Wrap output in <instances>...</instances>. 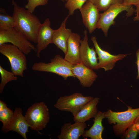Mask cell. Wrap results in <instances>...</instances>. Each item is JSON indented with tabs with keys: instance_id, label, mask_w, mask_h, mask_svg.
Masks as SVG:
<instances>
[{
	"instance_id": "cell-28",
	"label": "cell",
	"mask_w": 139,
	"mask_h": 139,
	"mask_svg": "<svg viewBox=\"0 0 139 139\" xmlns=\"http://www.w3.org/2000/svg\"><path fill=\"white\" fill-rule=\"evenodd\" d=\"M136 54L137 58L136 63L137 65V75L136 78L138 79H139V48L136 51Z\"/></svg>"
},
{
	"instance_id": "cell-32",
	"label": "cell",
	"mask_w": 139,
	"mask_h": 139,
	"mask_svg": "<svg viewBox=\"0 0 139 139\" xmlns=\"http://www.w3.org/2000/svg\"><path fill=\"white\" fill-rule=\"evenodd\" d=\"M62 0V1H63V0Z\"/></svg>"
},
{
	"instance_id": "cell-24",
	"label": "cell",
	"mask_w": 139,
	"mask_h": 139,
	"mask_svg": "<svg viewBox=\"0 0 139 139\" xmlns=\"http://www.w3.org/2000/svg\"><path fill=\"white\" fill-rule=\"evenodd\" d=\"M88 0H68L65 7L68 10L69 14L72 15L77 9H80Z\"/></svg>"
},
{
	"instance_id": "cell-27",
	"label": "cell",
	"mask_w": 139,
	"mask_h": 139,
	"mask_svg": "<svg viewBox=\"0 0 139 139\" xmlns=\"http://www.w3.org/2000/svg\"><path fill=\"white\" fill-rule=\"evenodd\" d=\"M123 3L126 5L136 6L139 4V0H123Z\"/></svg>"
},
{
	"instance_id": "cell-16",
	"label": "cell",
	"mask_w": 139,
	"mask_h": 139,
	"mask_svg": "<svg viewBox=\"0 0 139 139\" xmlns=\"http://www.w3.org/2000/svg\"><path fill=\"white\" fill-rule=\"evenodd\" d=\"M86 127V123H64L61 127L60 133L57 137L59 139H78L83 135Z\"/></svg>"
},
{
	"instance_id": "cell-23",
	"label": "cell",
	"mask_w": 139,
	"mask_h": 139,
	"mask_svg": "<svg viewBox=\"0 0 139 139\" xmlns=\"http://www.w3.org/2000/svg\"><path fill=\"white\" fill-rule=\"evenodd\" d=\"M94 4L99 11H104L110 6L123 3V0H88Z\"/></svg>"
},
{
	"instance_id": "cell-7",
	"label": "cell",
	"mask_w": 139,
	"mask_h": 139,
	"mask_svg": "<svg viewBox=\"0 0 139 139\" xmlns=\"http://www.w3.org/2000/svg\"><path fill=\"white\" fill-rule=\"evenodd\" d=\"M8 42L17 47L25 55L28 54L32 50L37 51L34 46L15 27L0 30V45Z\"/></svg>"
},
{
	"instance_id": "cell-18",
	"label": "cell",
	"mask_w": 139,
	"mask_h": 139,
	"mask_svg": "<svg viewBox=\"0 0 139 139\" xmlns=\"http://www.w3.org/2000/svg\"><path fill=\"white\" fill-rule=\"evenodd\" d=\"M100 98L98 97L93 99L87 103L80 111L73 116V120L75 122H85L91 118H94L97 113V106Z\"/></svg>"
},
{
	"instance_id": "cell-5",
	"label": "cell",
	"mask_w": 139,
	"mask_h": 139,
	"mask_svg": "<svg viewBox=\"0 0 139 139\" xmlns=\"http://www.w3.org/2000/svg\"><path fill=\"white\" fill-rule=\"evenodd\" d=\"M0 53L8 60L11 71L16 76L23 77L27 68L25 54L16 46L6 43L0 45Z\"/></svg>"
},
{
	"instance_id": "cell-31",
	"label": "cell",
	"mask_w": 139,
	"mask_h": 139,
	"mask_svg": "<svg viewBox=\"0 0 139 139\" xmlns=\"http://www.w3.org/2000/svg\"><path fill=\"white\" fill-rule=\"evenodd\" d=\"M65 1H67L68 0H65Z\"/></svg>"
},
{
	"instance_id": "cell-25",
	"label": "cell",
	"mask_w": 139,
	"mask_h": 139,
	"mask_svg": "<svg viewBox=\"0 0 139 139\" xmlns=\"http://www.w3.org/2000/svg\"><path fill=\"white\" fill-rule=\"evenodd\" d=\"M138 133L135 124L133 123L130 125L123 133L122 139H135Z\"/></svg>"
},
{
	"instance_id": "cell-22",
	"label": "cell",
	"mask_w": 139,
	"mask_h": 139,
	"mask_svg": "<svg viewBox=\"0 0 139 139\" xmlns=\"http://www.w3.org/2000/svg\"><path fill=\"white\" fill-rule=\"evenodd\" d=\"M1 81L0 84V93H2L6 85L9 82L17 81L18 78L12 72L8 71L0 66Z\"/></svg>"
},
{
	"instance_id": "cell-20",
	"label": "cell",
	"mask_w": 139,
	"mask_h": 139,
	"mask_svg": "<svg viewBox=\"0 0 139 139\" xmlns=\"http://www.w3.org/2000/svg\"><path fill=\"white\" fill-rule=\"evenodd\" d=\"M14 112L8 108L6 103L0 101V120L3 126L2 130L5 132L10 124L13 118Z\"/></svg>"
},
{
	"instance_id": "cell-26",
	"label": "cell",
	"mask_w": 139,
	"mask_h": 139,
	"mask_svg": "<svg viewBox=\"0 0 139 139\" xmlns=\"http://www.w3.org/2000/svg\"><path fill=\"white\" fill-rule=\"evenodd\" d=\"M27 3L25 5V8L30 13H32L36 8L39 6L46 4L48 0H28Z\"/></svg>"
},
{
	"instance_id": "cell-1",
	"label": "cell",
	"mask_w": 139,
	"mask_h": 139,
	"mask_svg": "<svg viewBox=\"0 0 139 139\" xmlns=\"http://www.w3.org/2000/svg\"><path fill=\"white\" fill-rule=\"evenodd\" d=\"M11 3L13 7L15 28L29 41L37 44L38 32L42 23L37 16L18 5L14 0Z\"/></svg>"
},
{
	"instance_id": "cell-19",
	"label": "cell",
	"mask_w": 139,
	"mask_h": 139,
	"mask_svg": "<svg viewBox=\"0 0 139 139\" xmlns=\"http://www.w3.org/2000/svg\"><path fill=\"white\" fill-rule=\"evenodd\" d=\"M105 118V112H98L94 117L93 124L89 129L85 131L83 137L91 139H102V134L104 128L102 121Z\"/></svg>"
},
{
	"instance_id": "cell-9",
	"label": "cell",
	"mask_w": 139,
	"mask_h": 139,
	"mask_svg": "<svg viewBox=\"0 0 139 139\" xmlns=\"http://www.w3.org/2000/svg\"><path fill=\"white\" fill-rule=\"evenodd\" d=\"M98 56V60L97 70L103 68L105 71L112 69L116 63L126 57L128 54H119L113 55L101 48L98 44L96 38L92 37L91 38Z\"/></svg>"
},
{
	"instance_id": "cell-17",
	"label": "cell",
	"mask_w": 139,
	"mask_h": 139,
	"mask_svg": "<svg viewBox=\"0 0 139 139\" xmlns=\"http://www.w3.org/2000/svg\"><path fill=\"white\" fill-rule=\"evenodd\" d=\"M70 15L69 14L65 18L58 28L54 30L53 37L52 43L65 54L67 52L68 39L72 33L71 29L66 28V23Z\"/></svg>"
},
{
	"instance_id": "cell-6",
	"label": "cell",
	"mask_w": 139,
	"mask_h": 139,
	"mask_svg": "<svg viewBox=\"0 0 139 139\" xmlns=\"http://www.w3.org/2000/svg\"><path fill=\"white\" fill-rule=\"evenodd\" d=\"M126 12V16L129 17L135 12L132 5H126L123 3H118L110 6L106 10L100 14L97 28L100 29L106 37L111 26L115 23L114 20L121 12Z\"/></svg>"
},
{
	"instance_id": "cell-21",
	"label": "cell",
	"mask_w": 139,
	"mask_h": 139,
	"mask_svg": "<svg viewBox=\"0 0 139 139\" xmlns=\"http://www.w3.org/2000/svg\"><path fill=\"white\" fill-rule=\"evenodd\" d=\"M14 19L12 16L8 14L5 10L0 8V30H6L15 27Z\"/></svg>"
},
{
	"instance_id": "cell-10",
	"label": "cell",
	"mask_w": 139,
	"mask_h": 139,
	"mask_svg": "<svg viewBox=\"0 0 139 139\" xmlns=\"http://www.w3.org/2000/svg\"><path fill=\"white\" fill-rule=\"evenodd\" d=\"M84 24L91 33L97 28L100 14L97 7L88 0L80 10Z\"/></svg>"
},
{
	"instance_id": "cell-11",
	"label": "cell",
	"mask_w": 139,
	"mask_h": 139,
	"mask_svg": "<svg viewBox=\"0 0 139 139\" xmlns=\"http://www.w3.org/2000/svg\"><path fill=\"white\" fill-rule=\"evenodd\" d=\"M84 34L83 39L80 41V57L81 62L93 70H97L98 62L96 52L93 48H91L89 46L86 30L84 31Z\"/></svg>"
},
{
	"instance_id": "cell-8",
	"label": "cell",
	"mask_w": 139,
	"mask_h": 139,
	"mask_svg": "<svg viewBox=\"0 0 139 139\" xmlns=\"http://www.w3.org/2000/svg\"><path fill=\"white\" fill-rule=\"evenodd\" d=\"M93 98L92 97L84 96L80 93H75L69 96L60 97L54 106L59 110L70 112L74 116Z\"/></svg>"
},
{
	"instance_id": "cell-30",
	"label": "cell",
	"mask_w": 139,
	"mask_h": 139,
	"mask_svg": "<svg viewBox=\"0 0 139 139\" xmlns=\"http://www.w3.org/2000/svg\"><path fill=\"white\" fill-rule=\"evenodd\" d=\"M134 123L135 125L139 134V115L135 119Z\"/></svg>"
},
{
	"instance_id": "cell-13",
	"label": "cell",
	"mask_w": 139,
	"mask_h": 139,
	"mask_svg": "<svg viewBox=\"0 0 139 139\" xmlns=\"http://www.w3.org/2000/svg\"><path fill=\"white\" fill-rule=\"evenodd\" d=\"M72 71L75 77L83 87L91 86L95 81L98 75L93 70L82 63L73 65Z\"/></svg>"
},
{
	"instance_id": "cell-4",
	"label": "cell",
	"mask_w": 139,
	"mask_h": 139,
	"mask_svg": "<svg viewBox=\"0 0 139 139\" xmlns=\"http://www.w3.org/2000/svg\"><path fill=\"white\" fill-rule=\"evenodd\" d=\"M24 116L31 129L42 130L49 121V110L44 102L35 103L29 107Z\"/></svg>"
},
{
	"instance_id": "cell-2",
	"label": "cell",
	"mask_w": 139,
	"mask_h": 139,
	"mask_svg": "<svg viewBox=\"0 0 139 139\" xmlns=\"http://www.w3.org/2000/svg\"><path fill=\"white\" fill-rule=\"evenodd\" d=\"M106 118L109 124H114L113 129L115 135H120L123 133L131 125L134 123L139 115V108H133L128 106L126 111L114 112L108 109L105 112Z\"/></svg>"
},
{
	"instance_id": "cell-12",
	"label": "cell",
	"mask_w": 139,
	"mask_h": 139,
	"mask_svg": "<svg viewBox=\"0 0 139 139\" xmlns=\"http://www.w3.org/2000/svg\"><path fill=\"white\" fill-rule=\"evenodd\" d=\"M50 21L47 18L42 24L38 32L37 45L36 55L40 57L41 52L45 49L49 44L52 43L54 30L50 27Z\"/></svg>"
},
{
	"instance_id": "cell-29",
	"label": "cell",
	"mask_w": 139,
	"mask_h": 139,
	"mask_svg": "<svg viewBox=\"0 0 139 139\" xmlns=\"http://www.w3.org/2000/svg\"><path fill=\"white\" fill-rule=\"evenodd\" d=\"M136 8L135 10L136 12V15L134 17L133 20L134 21H139V4L135 6Z\"/></svg>"
},
{
	"instance_id": "cell-3",
	"label": "cell",
	"mask_w": 139,
	"mask_h": 139,
	"mask_svg": "<svg viewBox=\"0 0 139 139\" xmlns=\"http://www.w3.org/2000/svg\"><path fill=\"white\" fill-rule=\"evenodd\" d=\"M73 65L62 56L57 55L49 63L40 62L34 63L31 69L34 71L54 73L62 77L66 80L68 77H75L72 71Z\"/></svg>"
},
{
	"instance_id": "cell-15",
	"label": "cell",
	"mask_w": 139,
	"mask_h": 139,
	"mask_svg": "<svg viewBox=\"0 0 139 139\" xmlns=\"http://www.w3.org/2000/svg\"><path fill=\"white\" fill-rule=\"evenodd\" d=\"M29 126L25 116L22 114V109L16 108L14 111L13 118L10 125L5 131L7 133L10 131L17 132L24 139H27V133L29 132Z\"/></svg>"
},
{
	"instance_id": "cell-14",
	"label": "cell",
	"mask_w": 139,
	"mask_h": 139,
	"mask_svg": "<svg viewBox=\"0 0 139 139\" xmlns=\"http://www.w3.org/2000/svg\"><path fill=\"white\" fill-rule=\"evenodd\" d=\"M81 40L79 35L72 32L67 41V52L64 58L73 65L81 63L80 57Z\"/></svg>"
}]
</instances>
